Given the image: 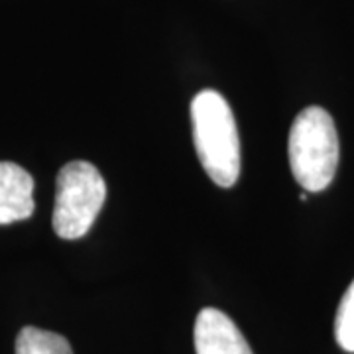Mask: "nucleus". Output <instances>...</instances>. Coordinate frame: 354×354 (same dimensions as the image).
Here are the masks:
<instances>
[{
  "label": "nucleus",
  "instance_id": "obj_1",
  "mask_svg": "<svg viewBox=\"0 0 354 354\" xmlns=\"http://www.w3.org/2000/svg\"><path fill=\"white\" fill-rule=\"evenodd\" d=\"M193 142L203 169L218 187H232L241 176V140L232 111L216 91H201L191 102Z\"/></svg>",
  "mask_w": 354,
  "mask_h": 354
},
{
  "label": "nucleus",
  "instance_id": "obj_2",
  "mask_svg": "<svg viewBox=\"0 0 354 354\" xmlns=\"http://www.w3.org/2000/svg\"><path fill=\"white\" fill-rule=\"evenodd\" d=\"M291 174L305 191H323L339 167V134L330 116L321 106H307L297 114L288 142Z\"/></svg>",
  "mask_w": 354,
  "mask_h": 354
},
{
  "label": "nucleus",
  "instance_id": "obj_3",
  "mask_svg": "<svg viewBox=\"0 0 354 354\" xmlns=\"http://www.w3.org/2000/svg\"><path fill=\"white\" fill-rule=\"evenodd\" d=\"M106 199V183L88 162H69L57 174L53 230L64 241L85 236L95 225Z\"/></svg>",
  "mask_w": 354,
  "mask_h": 354
},
{
  "label": "nucleus",
  "instance_id": "obj_4",
  "mask_svg": "<svg viewBox=\"0 0 354 354\" xmlns=\"http://www.w3.org/2000/svg\"><path fill=\"white\" fill-rule=\"evenodd\" d=\"M193 341L197 354H254L239 327L213 307L199 311Z\"/></svg>",
  "mask_w": 354,
  "mask_h": 354
},
{
  "label": "nucleus",
  "instance_id": "obj_5",
  "mask_svg": "<svg viewBox=\"0 0 354 354\" xmlns=\"http://www.w3.org/2000/svg\"><path fill=\"white\" fill-rule=\"evenodd\" d=\"M34 179L24 167L0 162V225H12L34 215Z\"/></svg>",
  "mask_w": 354,
  "mask_h": 354
},
{
  "label": "nucleus",
  "instance_id": "obj_6",
  "mask_svg": "<svg viewBox=\"0 0 354 354\" xmlns=\"http://www.w3.org/2000/svg\"><path fill=\"white\" fill-rule=\"evenodd\" d=\"M16 354H73V348L57 333L24 327L16 337Z\"/></svg>",
  "mask_w": 354,
  "mask_h": 354
},
{
  "label": "nucleus",
  "instance_id": "obj_7",
  "mask_svg": "<svg viewBox=\"0 0 354 354\" xmlns=\"http://www.w3.org/2000/svg\"><path fill=\"white\" fill-rule=\"evenodd\" d=\"M335 337L339 346L346 353H354V281L342 295L337 319H335Z\"/></svg>",
  "mask_w": 354,
  "mask_h": 354
}]
</instances>
